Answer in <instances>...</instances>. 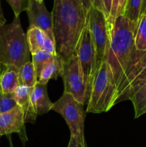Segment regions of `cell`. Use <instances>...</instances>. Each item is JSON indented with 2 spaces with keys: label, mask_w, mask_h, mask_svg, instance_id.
Instances as JSON below:
<instances>
[{
  "label": "cell",
  "mask_w": 146,
  "mask_h": 147,
  "mask_svg": "<svg viewBox=\"0 0 146 147\" xmlns=\"http://www.w3.org/2000/svg\"><path fill=\"white\" fill-rule=\"evenodd\" d=\"M19 80L20 86L33 88L37 84L38 78L32 62H28L20 67Z\"/></svg>",
  "instance_id": "ac0fdd59"
},
{
  "label": "cell",
  "mask_w": 146,
  "mask_h": 147,
  "mask_svg": "<svg viewBox=\"0 0 146 147\" xmlns=\"http://www.w3.org/2000/svg\"><path fill=\"white\" fill-rule=\"evenodd\" d=\"M143 13H145V14H146V8H145V9L144 12H143Z\"/></svg>",
  "instance_id": "836d02e7"
},
{
  "label": "cell",
  "mask_w": 146,
  "mask_h": 147,
  "mask_svg": "<svg viewBox=\"0 0 146 147\" xmlns=\"http://www.w3.org/2000/svg\"><path fill=\"white\" fill-rule=\"evenodd\" d=\"M6 22V20L5 17H4V14H3L2 11V9H1V1H0V30H1V27L4 25Z\"/></svg>",
  "instance_id": "f1b7e54d"
},
{
  "label": "cell",
  "mask_w": 146,
  "mask_h": 147,
  "mask_svg": "<svg viewBox=\"0 0 146 147\" xmlns=\"http://www.w3.org/2000/svg\"><path fill=\"white\" fill-rule=\"evenodd\" d=\"M62 79L64 93H70L77 101L87 104V88L78 57L75 54L64 62Z\"/></svg>",
  "instance_id": "9c48e42d"
},
{
  "label": "cell",
  "mask_w": 146,
  "mask_h": 147,
  "mask_svg": "<svg viewBox=\"0 0 146 147\" xmlns=\"http://www.w3.org/2000/svg\"><path fill=\"white\" fill-rule=\"evenodd\" d=\"M67 147H87L86 142H81L76 138L70 136V142Z\"/></svg>",
  "instance_id": "4316f807"
},
{
  "label": "cell",
  "mask_w": 146,
  "mask_h": 147,
  "mask_svg": "<svg viewBox=\"0 0 146 147\" xmlns=\"http://www.w3.org/2000/svg\"><path fill=\"white\" fill-rule=\"evenodd\" d=\"M120 14V0H112V7L110 16L109 18L108 22L109 25H112L115 22L117 16Z\"/></svg>",
  "instance_id": "d4e9b609"
},
{
  "label": "cell",
  "mask_w": 146,
  "mask_h": 147,
  "mask_svg": "<svg viewBox=\"0 0 146 147\" xmlns=\"http://www.w3.org/2000/svg\"><path fill=\"white\" fill-rule=\"evenodd\" d=\"M84 103L77 101L70 93H63L62 96L53 103L52 110L60 113L65 120L70 130L71 136L81 142H86L84 139Z\"/></svg>",
  "instance_id": "5b68a950"
},
{
  "label": "cell",
  "mask_w": 146,
  "mask_h": 147,
  "mask_svg": "<svg viewBox=\"0 0 146 147\" xmlns=\"http://www.w3.org/2000/svg\"><path fill=\"white\" fill-rule=\"evenodd\" d=\"M116 85L110 67L103 60L96 71L87 98V113L107 112L115 106Z\"/></svg>",
  "instance_id": "277c9868"
},
{
  "label": "cell",
  "mask_w": 146,
  "mask_h": 147,
  "mask_svg": "<svg viewBox=\"0 0 146 147\" xmlns=\"http://www.w3.org/2000/svg\"><path fill=\"white\" fill-rule=\"evenodd\" d=\"M75 55L77 56L80 68L87 88V103L90 88L96 71L98 69L97 64V53L87 26L84 28L77 46Z\"/></svg>",
  "instance_id": "ba28073f"
},
{
  "label": "cell",
  "mask_w": 146,
  "mask_h": 147,
  "mask_svg": "<svg viewBox=\"0 0 146 147\" xmlns=\"http://www.w3.org/2000/svg\"><path fill=\"white\" fill-rule=\"evenodd\" d=\"M17 106L13 93H4L0 88V113H7Z\"/></svg>",
  "instance_id": "7402d4cb"
},
{
  "label": "cell",
  "mask_w": 146,
  "mask_h": 147,
  "mask_svg": "<svg viewBox=\"0 0 146 147\" xmlns=\"http://www.w3.org/2000/svg\"><path fill=\"white\" fill-rule=\"evenodd\" d=\"M37 1L39 2H42V1H44V0H37Z\"/></svg>",
  "instance_id": "d6a6232c"
},
{
  "label": "cell",
  "mask_w": 146,
  "mask_h": 147,
  "mask_svg": "<svg viewBox=\"0 0 146 147\" xmlns=\"http://www.w3.org/2000/svg\"><path fill=\"white\" fill-rule=\"evenodd\" d=\"M56 50L64 62L75 54L87 23L81 0H54L52 11Z\"/></svg>",
  "instance_id": "6da1fadb"
},
{
  "label": "cell",
  "mask_w": 146,
  "mask_h": 147,
  "mask_svg": "<svg viewBox=\"0 0 146 147\" xmlns=\"http://www.w3.org/2000/svg\"><path fill=\"white\" fill-rule=\"evenodd\" d=\"M146 8V0H144V4H143V12H142V14H143V12H144L145 9Z\"/></svg>",
  "instance_id": "1f68e13d"
},
{
  "label": "cell",
  "mask_w": 146,
  "mask_h": 147,
  "mask_svg": "<svg viewBox=\"0 0 146 147\" xmlns=\"http://www.w3.org/2000/svg\"><path fill=\"white\" fill-rule=\"evenodd\" d=\"M31 56H32V63L35 68L37 78L40 77L42 69L48 63L53 61L55 57L44 50H40L31 55Z\"/></svg>",
  "instance_id": "44dd1931"
},
{
  "label": "cell",
  "mask_w": 146,
  "mask_h": 147,
  "mask_svg": "<svg viewBox=\"0 0 146 147\" xmlns=\"http://www.w3.org/2000/svg\"><path fill=\"white\" fill-rule=\"evenodd\" d=\"M29 53L19 17L14 16L13 21L0 30V63L20 68L30 61Z\"/></svg>",
  "instance_id": "3957f363"
},
{
  "label": "cell",
  "mask_w": 146,
  "mask_h": 147,
  "mask_svg": "<svg viewBox=\"0 0 146 147\" xmlns=\"http://www.w3.org/2000/svg\"><path fill=\"white\" fill-rule=\"evenodd\" d=\"M44 51L47 52L50 54L52 55L56 56L57 55V50H56V45H55V40L53 37H51L50 36L47 35L45 34V41H44Z\"/></svg>",
  "instance_id": "484cf974"
},
{
  "label": "cell",
  "mask_w": 146,
  "mask_h": 147,
  "mask_svg": "<svg viewBox=\"0 0 146 147\" xmlns=\"http://www.w3.org/2000/svg\"><path fill=\"white\" fill-rule=\"evenodd\" d=\"M29 27H35L42 30L46 34L54 38L53 32L52 14L46 8L44 1L29 0L27 11Z\"/></svg>",
  "instance_id": "30bf717a"
},
{
  "label": "cell",
  "mask_w": 146,
  "mask_h": 147,
  "mask_svg": "<svg viewBox=\"0 0 146 147\" xmlns=\"http://www.w3.org/2000/svg\"><path fill=\"white\" fill-rule=\"evenodd\" d=\"M143 4L144 0H127L122 14L137 24L143 12Z\"/></svg>",
  "instance_id": "ffe728a7"
},
{
  "label": "cell",
  "mask_w": 146,
  "mask_h": 147,
  "mask_svg": "<svg viewBox=\"0 0 146 147\" xmlns=\"http://www.w3.org/2000/svg\"><path fill=\"white\" fill-rule=\"evenodd\" d=\"M1 134H0V138H1Z\"/></svg>",
  "instance_id": "e575fe53"
},
{
  "label": "cell",
  "mask_w": 146,
  "mask_h": 147,
  "mask_svg": "<svg viewBox=\"0 0 146 147\" xmlns=\"http://www.w3.org/2000/svg\"><path fill=\"white\" fill-rule=\"evenodd\" d=\"M24 123L23 111L17 105L7 113H0V134L18 133L22 136V133L25 134Z\"/></svg>",
  "instance_id": "8fae6325"
},
{
  "label": "cell",
  "mask_w": 146,
  "mask_h": 147,
  "mask_svg": "<svg viewBox=\"0 0 146 147\" xmlns=\"http://www.w3.org/2000/svg\"><path fill=\"white\" fill-rule=\"evenodd\" d=\"M32 88H33L19 86L13 93L14 100L23 111L24 123H34L37 116L31 100V93Z\"/></svg>",
  "instance_id": "7c38bea8"
},
{
  "label": "cell",
  "mask_w": 146,
  "mask_h": 147,
  "mask_svg": "<svg viewBox=\"0 0 146 147\" xmlns=\"http://www.w3.org/2000/svg\"><path fill=\"white\" fill-rule=\"evenodd\" d=\"M126 1L127 0H120V14H123V11L124 10L125 6Z\"/></svg>",
  "instance_id": "f546056e"
},
{
  "label": "cell",
  "mask_w": 146,
  "mask_h": 147,
  "mask_svg": "<svg viewBox=\"0 0 146 147\" xmlns=\"http://www.w3.org/2000/svg\"><path fill=\"white\" fill-rule=\"evenodd\" d=\"M19 68L13 65H4L0 76V88L4 93H13L20 86Z\"/></svg>",
  "instance_id": "5bb4252c"
},
{
  "label": "cell",
  "mask_w": 146,
  "mask_h": 147,
  "mask_svg": "<svg viewBox=\"0 0 146 147\" xmlns=\"http://www.w3.org/2000/svg\"><path fill=\"white\" fill-rule=\"evenodd\" d=\"M81 2L85 11H87V13H88L90 9L94 6V0H81Z\"/></svg>",
  "instance_id": "83f0119b"
},
{
  "label": "cell",
  "mask_w": 146,
  "mask_h": 147,
  "mask_svg": "<svg viewBox=\"0 0 146 147\" xmlns=\"http://www.w3.org/2000/svg\"><path fill=\"white\" fill-rule=\"evenodd\" d=\"M4 65L1 64V63H0V76H1V73H2L3 70H4Z\"/></svg>",
  "instance_id": "4dcf8cb0"
},
{
  "label": "cell",
  "mask_w": 146,
  "mask_h": 147,
  "mask_svg": "<svg viewBox=\"0 0 146 147\" xmlns=\"http://www.w3.org/2000/svg\"><path fill=\"white\" fill-rule=\"evenodd\" d=\"M134 44L137 51H146V14L145 13L140 15L136 25Z\"/></svg>",
  "instance_id": "d6986e66"
},
{
  "label": "cell",
  "mask_w": 146,
  "mask_h": 147,
  "mask_svg": "<svg viewBox=\"0 0 146 147\" xmlns=\"http://www.w3.org/2000/svg\"><path fill=\"white\" fill-rule=\"evenodd\" d=\"M64 64L63 58L57 54L53 61L48 63L42 69L37 82L40 84L47 85L50 79L57 80L59 77H62L64 73Z\"/></svg>",
  "instance_id": "9a60e30c"
},
{
  "label": "cell",
  "mask_w": 146,
  "mask_h": 147,
  "mask_svg": "<svg viewBox=\"0 0 146 147\" xmlns=\"http://www.w3.org/2000/svg\"><path fill=\"white\" fill-rule=\"evenodd\" d=\"M94 7L101 10L108 21L111 11L112 0H94Z\"/></svg>",
  "instance_id": "cb8c5ba5"
},
{
  "label": "cell",
  "mask_w": 146,
  "mask_h": 147,
  "mask_svg": "<svg viewBox=\"0 0 146 147\" xmlns=\"http://www.w3.org/2000/svg\"><path fill=\"white\" fill-rule=\"evenodd\" d=\"M14 11V16L19 17L20 14L27 11L29 7V0H6Z\"/></svg>",
  "instance_id": "603a6c76"
},
{
  "label": "cell",
  "mask_w": 146,
  "mask_h": 147,
  "mask_svg": "<svg viewBox=\"0 0 146 147\" xmlns=\"http://www.w3.org/2000/svg\"><path fill=\"white\" fill-rule=\"evenodd\" d=\"M127 100H131L133 103L135 119L146 113V80L130 92Z\"/></svg>",
  "instance_id": "2e32d148"
},
{
  "label": "cell",
  "mask_w": 146,
  "mask_h": 147,
  "mask_svg": "<svg viewBox=\"0 0 146 147\" xmlns=\"http://www.w3.org/2000/svg\"><path fill=\"white\" fill-rule=\"evenodd\" d=\"M136 25L123 14L117 16L110 25V45L104 60L113 73L116 91L126 66L136 50L134 44Z\"/></svg>",
  "instance_id": "7a4b0ae2"
},
{
  "label": "cell",
  "mask_w": 146,
  "mask_h": 147,
  "mask_svg": "<svg viewBox=\"0 0 146 147\" xmlns=\"http://www.w3.org/2000/svg\"><path fill=\"white\" fill-rule=\"evenodd\" d=\"M87 26L97 53V67L104 60L110 41V26L104 13L93 6L87 13Z\"/></svg>",
  "instance_id": "52a82bcc"
},
{
  "label": "cell",
  "mask_w": 146,
  "mask_h": 147,
  "mask_svg": "<svg viewBox=\"0 0 146 147\" xmlns=\"http://www.w3.org/2000/svg\"><path fill=\"white\" fill-rule=\"evenodd\" d=\"M146 80V51L135 50L117 87L115 105L127 100L130 92Z\"/></svg>",
  "instance_id": "8992f818"
},
{
  "label": "cell",
  "mask_w": 146,
  "mask_h": 147,
  "mask_svg": "<svg viewBox=\"0 0 146 147\" xmlns=\"http://www.w3.org/2000/svg\"><path fill=\"white\" fill-rule=\"evenodd\" d=\"M26 35L29 49L31 55L44 50L45 33L42 30L35 27H29Z\"/></svg>",
  "instance_id": "e0dca14e"
},
{
  "label": "cell",
  "mask_w": 146,
  "mask_h": 147,
  "mask_svg": "<svg viewBox=\"0 0 146 147\" xmlns=\"http://www.w3.org/2000/svg\"><path fill=\"white\" fill-rule=\"evenodd\" d=\"M31 100L37 116H42L52 110L53 103L49 98L47 85H42L37 82L31 93Z\"/></svg>",
  "instance_id": "4fadbf2b"
}]
</instances>
